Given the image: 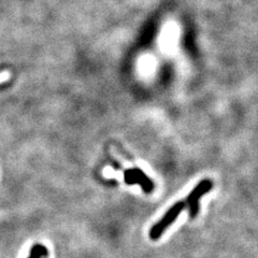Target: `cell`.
I'll use <instances>...</instances> for the list:
<instances>
[{"label": "cell", "instance_id": "obj_2", "mask_svg": "<svg viewBox=\"0 0 258 258\" xmlns=\"http://www.w3.org/2000/svg\"><path fill=\"white\" fill-rule=\"evenodd\" d=\"M213 187V183L210 179H205L199 182L194 189L189 192L186 198V203L188 206V212L190 219H196L199 213V201L204 195L208 194Z\"/></svg>", "mask_w": 258, "mask_h": 258}, {"label": "cell", "instance_id": "obj_3", "mask_svg": "<svg viewBox=\"0 0 258 258\" xmlns=\"http://www.w3.org/2000/svg\"><path fill=\"white\" fill-rule=\"evenodd\" d=\"M124 180L128 185L139 184L144 192L147 194H151L154 190V183L139 168H133L126 170L124 173Z\"/></svg>", "mask_w": 258, "mask_h": 258}, {"label": "cell", "instance_id": "obj_4", "mask_svg": "<svg viewBox=\"0 0 258 258\" xmlns=\"http://www.w3.org/2000/svg\"><path fill=\"white\" fill-rule=\"evenodd\" d=\"M47 256V248L44 245L38 243L31 247L28 258H46Z\"/></svg>", "mask_w": 258, "mask_h": 258}, {"label": "cell", "instance_id": "obj_1", "mask_svg": "<svg viewBox=\"0 0 258 258\" xmlns=\"http://www.w3.org/2000/svg\"><path fill=\"white\" fill-rule=\"evenodd\" d=\"M185 208V203L184 201H177L170 209L165 213V215L161 217V219L152 226V228L150 230V238L153 241L158 240L161 236L164 235L165 231L170 227V226L176 221L177 216L181 214Z\"/></svg>", "mask_w": 258, "mask_h": 258}]
</instances>
